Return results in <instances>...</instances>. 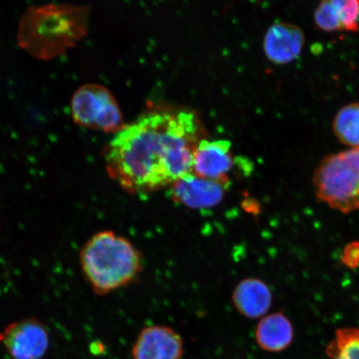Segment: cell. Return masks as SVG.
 Wrapping results in <instances>:
<instances>
[{
  "mask_svg": "<svg viewBox=\"0 0 359 359\" xmlns=\"http://www.w3.org/2000/svg\"><path fill=\"white\" fill-rule=\"evenodd\" d=\"M203 137L194 112L156 109L126 126L104 151L107 172L125 191H155L192 172Z\"/></svg>",
  "mask_w": 359,
  "mask_h": 359,
  "instance_id": "cell-1",
  "label": "cell"
},
{
  "mask_svg": "<svg viewBox=\"0 0 359 359\" xmlns=\"http://www.w3.org/2000/svg\"><path fill=\"white\" fill-rule=\"evenodd\" d=\"M90 8L69 4L30 6L22 13L17 42L22 50L41 61L65 55L88 34Z\"/></svg>",
  "mask_w": 359,
  "mask_h": 359,
  "instance_id": "cell-2",
  "label": "cell"
},
{
  "mask_svg": "<svg viewBox=\"0 0 359 359\" xmlns=\"http://www.w3.org/2000/svg\"><path fill=\"white\" fill-rule=\"evenodd\" d=\"M80 263L85 278L100 295L128 285L142 268V255L136 247L110 231L90 238L81 250Z\"/></svg>",
  "mask_w": 359,
  "mask_h": 359,
  "instance_id": "cell-3",
  "label": "cell"
},
{
  "mask_svg": "<svg viewBox=\"0 0 359 359\" xmlns=\"http://www.w3.org/2000/svg\"><path fill=\"white\" fill-rule=\"evenodd\" d=\"M317 199L344 214L359 210V147L330 154L313 175Z\"/></svg>",
  "mask_w": 359,
  "mask_h": 359,
  "instance_id": "cell-4",
  "label": "cell"
},
{
  "mask_svg": "<svg viewBox=\"0 0 359 359\" xmlns=\"http://www.w3.org/2000/svg\"><path fill=\"white\" fill-rule=\"evenodd\" d=\"M71 114L80 127L107 133H118L126 127L115 97L100 84H85L76 90L71 100Z\"/></svg>",
  "mask_w": 359,
  "mask_h": 359,
  "instance_id": "cell-5",
  "label": "cell"
},
{
  "mask_svg": "<svg viewBox=\"0 0 359 359\" xmlns=\"http://www.w3.org/2000/svg\"><path fill=\"white\" fill-rule=\"evenodd\" d=\"M0 343L13 359H41L48 351L49 334L37 318H24L0 333Z\"/></svg>",
  "mask_w": 359,
  "mask_h": 359,
  "instance_id": "cell-6",
  "label": "cell"
},
{
  "mask_svg": "<svg viewBox=\"0 0 359 359\" xmlns=\"http://www.w3.org/2000/svg\"><path fill=\"white\" fill-rule=\"evenodd\" d=\"M230 179L210 180L188 173L170 185V194L174 201L191 209L215 208L223 201Z\"/></svg>",
  "mask_w": 359,
  "mask_h": 359,
  "instance_id": "cell-7",
  "label": "cell"
},
{
  "mask_svg": "<svg viewBox=\"0 0 359 359\" xmlns=\"http://www.w3.org/2000/svg\"><path fill=\"white\" fill-rule=\"evenodd\" d=\"M235 158L231 143L227 140L209 141L201 139L196 147L192 159V173L210 180L229 179L234 167Z\"/></svg>",
  "mask_w": 359,
  "mask_h": 359,
  "instance_id": "cell-8",
  "label": "cell"
},
{
  "mask_svg": "<svg viewBox=\"0 0 359 359\" xmlns=\"http://www.w3.org/2000/svg\"><path fill=\"white\" fill-rule=\"evenodd\" d=\"M305 44V35L299 26L291 22H276L266 31L263 49L269 61L285 65L297 60Z\"/></svg>",
  "mask_w": 359,
  "mask_h": 359,
  "instance_id": "cell-9",
  "label": "cell"
},
{
  "mask_svg": "<svg viewBox=\"0 0 359 359\" xmlns=\"http://www.w3.org/2000/svg\"><path fill=\"white\" fill-rule=\"evenodd\" d=\"M182 337L165 326L146 327L133 348V359H181Z\"/></svg>",
  "mask_w": 359,
  "mask_h": 359,
  "instance_id": "cell-10",
  "label": "cell"
},
{
  "mask_svg": "<svg viewBox=\"0 0 359 359\" xmlns=\"http://www.w3.org/2000/svg\"><path fill=\"white\" fill-rule=\"evenodd\" d=\"M232 302L242 316L255 320L269 311L273 296L271 290L263 280L248 278L237 285L233 292Z\"/></svg>",
  "mask_w": 359,
  "mask_h": 359,
  "instance_id": "cell-11",
  "label": "cell"
},
{
  "mask_svg": "<svg viewBox=\"0 0 359 359\" xmlns=\"http://www.w3.org/2000/svg\"><path fill=\"white\" fill-rule=\"evenodd\" d=\"M255 338L259 346L266 351L282 352L293 342V325L284 313L269 314L259 321Z\"/></svg>",
  "mask_w": 359,
  "mask_h": 359,
  "instance_id": "cell-12",
  "label": "cell"
},
{
  "mask_svg": "<svg viewBox=\"0 0 359 359\" xmlns=\"http://www.w3.org/2000/svg\"><path fill=\"white\" fill-rule=\"evenodd\" d=\"M332 128L335 137L350 148L359 147V102H351L340 109Z\"/></svg>",
  "mask_w": 359,
  "mask_h": 359,
  "instance_id": "cell-13",
  "label": "cell"
},
{
  "mask_svg": "<svg viewBox=\"0 0 359 359\" xmlns=\"http://www.w3.org/2000/svg\"><path fill=\"white\" fill-rule=\"evenodd\" d=\"M333 359H359V329H340L326 349Z\"/></svg>",
  "mask_w": 359,
  "mask_h": 359,
  "instance_id": "cell-14",
  "label": "cell"
},
{
  "mask_svg": "<svg viewBox=\"0 0 359 359\" xmlns=\"http://www.w3.org/2000/svg\"><path fill=\"white\" fill-rule=\"evenodd\" d=\"M313 22L317 29L327 33L343 31L342 25L330 0H321L313 13Z\"/></svg>",
  "mask_w": 359,
  "mask_h": 359,
  "instance_id": "cell-15",
  "label": "cell"
},
{
  "mask_svg": "<svg viewBox=\"0 0 359 359\" xmlns=\"http://www.w3.org/2000/svg\"><path fill=\"white\" fill-rule=\"evenodd\" d=\"M343 27V31H359V0H330Z\"/></svg>",
  "mask_w": 359,
  "mask_h": 359,
  "instance_id": "cell-16",
  "label": "cell"
},
{
  "mask_svg": "<svg viewBox=\"0 0 359 359\" xmlns=\"http://www.w3.org/2000/svg\"><path fill=\"white\" fill-rule=\"evenodd\" d=\"M341 260L350 269H356L359 266V242L353 241L345 245Z\"/></svg>",
  "mask_w": 359,
  "mask_h": 359,
  "instance_id": "cell-17",
  "label": "cell"
}]
</instances>
